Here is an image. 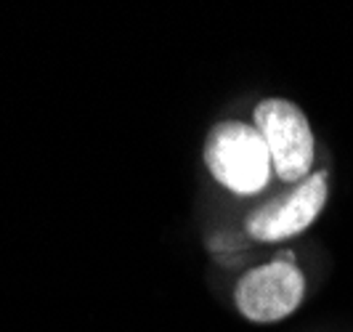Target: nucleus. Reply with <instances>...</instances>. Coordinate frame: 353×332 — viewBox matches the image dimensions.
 I'll return each mask as SVG.
<instances>
[{
    "label": "nucleus",
    "instance_id": "f03ea898",
    "mask_svg": "<svg viewBox=\"0 0 353 332\" xmlns=\"http://www.w3.org/2000/svg\"><path fill=\"white\" fill-rule=\"evenodd\" d=\"M255 130L268 146L271 165L282 181H305L314 165V133L303 109L287 99H265L252 112Z\"/></svg>",
    "mask_w": 353,
    "mask_h": 332
},
{
    "label": "nucleus",
    "instance_id": "7ed1b4c3",
    "mask_svg": "<svg viewBox=\"0 0 353 332\" xmlns=\"http://www.w3.org/2000/svg\"><path fill=\"white\" fill-rule=\"evenodd\" d=\"M303 293H305V280L301 268L295 263L276 258L248 271L239 280L234 290V303L239 314L248 316L250 322L271 324L298 311Z\"/></svg>",
    "mask_w": 353,
    "mask_h": 332
},
{
    "label": "nucleus",
    "instance_id": "20e7f679",
    "mask_svg": "<svg viewBox=\"0 0 353 332\" xmlns=\"http://www.w3.org/2000/svg\"><path fill=\"white\" fill-rule=\"evenodd\" d=\"M327 202V173H314L284 197L261 205L248 215V234L261 242H279L301 234L319 218Z\"/></svg>",
    "mask_w": 353,
    "mask_h": 332
},
{
    "label": "nucleus",
    "instance_id": "f257e3e1",
    "mask_svg": "<svg viewBox=\"0 0 353 332\" xmlns=\"http://www.w3.org/2000/svg\"><path fill=\"white\" fill-rule=\"evenodd\" d=\"M202 157L212 178L234 194H258L274 170L261 133L239 120L212 125Z\"/></svg>",
    "mask_w": 353,
    "mask_h": 332
}]
</instances>
